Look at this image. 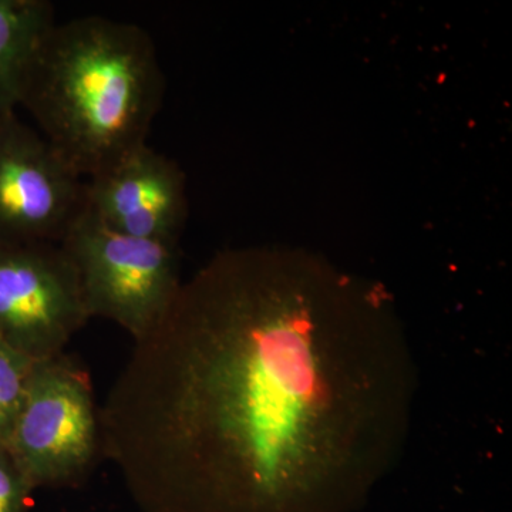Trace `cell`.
Segmentation results:
<instances>
[{"mask_svg":"<svg viewBox=\"0 0 512 512\" xmlns=\"http://www.w3.org/2000/svg\"><path fill=\"white\" fill-rule=\"evenodd\" d=\"M416 376L382 286L306 249H228L138 340L103 431L143 512H288L397 463Z\"/></svg>","mask_w":512,"mask_h":512,"instance_id":"obj_1","label":"cell"},{"mask_svg":"<svg viewBox=\"0 0 512 512\" xmlns=\"http://www.w3.org/2000/svg\"><path fill=\"white\" fill-rule=\"evenodd\" d=\"M164 96L146 30L103 16L53 23L37 45L20 106L83 178L147 144Z\"/></svg>","mask_w":512,"mask_h":512,"instance_id":"obj_2","label":"cell"},{"mask_svg":"<svg viewBox=\"0 0 512 512\" xmlns=\"http://www.w3.org/2000/svg\"><path fill=\"white\" fill-rule=\"evenodd\" d=\"M87 316L113 320L136 342L167 315L180 289L177 245L128 237L84 211L62 241Z\"/></svg>","mask_w":512,"mask_h":512,"instance_id":"obj_3","label":"cell"},{"mask_svg":"<svg viewBox=\"0 0 512 512\" xmlns=\"http://www.w3.org/2000/svg\"><path fill=\"white\" fill-rule=\"evenodd\" d=\"M99 446V424L86 375L62 355L37 360L8 450L32 490L72 484Z\"/></svg>","mask_w":512,"mask_h":512,"instance_id":"obj_4","label":"cell"},{"mask_svg":"<svg viewBox=\"0 0 512 512\" xmlns=\"http://www.w3.org/2000/svg\"><path fill=\"white\" fill-rule=\"evenodd\" d=\"M89 319L60 244L0 241V340L33 360L62 355Z\"/></svg>","mask_w":512,"mask_h":512,"instance_id":"obj_5","label":"cell"},{"mask_svg":"<svg viewBox=\"0 0 512 512\" xmlns=\"http://www.w3.org/2000/svg\"><path fill=\"white\" fill-rule=\"evenodd\" d=\"M86 211V181L42 134L0 124V241L62 244Z\"/></svg>","mask_w":512,"mask_h":512,"instance_id":"obj_6","label":"cell"},{"mask_svg":"<svg viewBox=\"0 0 512 512\" xmlns=\"http://www.w3.org/2000/svg\"><path fill=\"white\" fill-rule=\"evenodd\" d=\"M86 208L120 234L178 245L188 215L185 174L174 160L144 144L86 178Z\"/></svg>","mask_w":512,"mask_h":512,"instance_id":"obj_7","label":"cell"},{"mask_svg":"<svg viewBox=\"0 0 512 512\" xmlns=\"http://www.w3.org/2000/svg\"><path fill=\"white\" fill-rule=\"evenodd\" d=\"M55 22L47 0H0V124L16 116L30 60Z\"/></svg>","mask_w":512,"mask_h":512,"instance_id":"obj_8","label":"cell"},{"mask_svg":"<svg viewBox=\"0 0 512 512\" xmlns=\"http://www.w3.org/2000/svg\"><path fill=\"white\" fill-rule=\"evenodd\" d=\"M37 360L0 340V444L8 446Z\"/></svg>","mask_w":512,"mask_h":512,"instance_id":"obj_9","label":"cell"},{"mask_svg":"<svg viewBox=\"0 0 512 512\" xmlns=\"http://www.w3.org/2000/svg\"><path fill=\"white\" fill-rule=\"evenodd\" d=\"M32 491L8 447L0 444V512H29Z\"/></svg>","mask_w":512,"mask_h":512,"instance_id":"obj_10","label":"cell"}]
</instances>
